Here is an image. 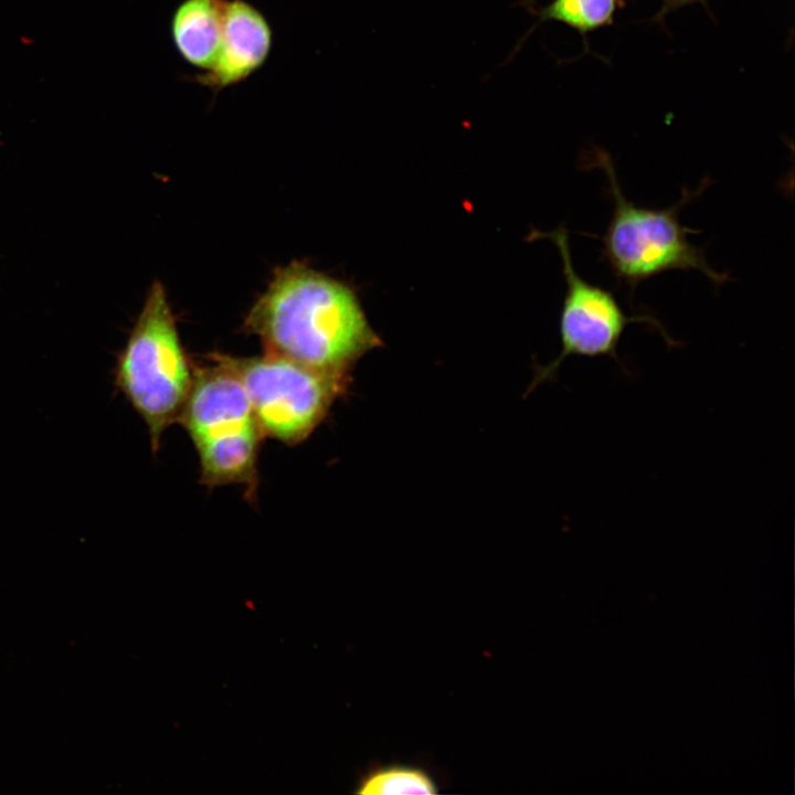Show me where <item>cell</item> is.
<instances>
[{
    "label": "cell",
    "mask_w": 795,
    "mask_h": 795,
    "mask_svg": "<svg viewBox=\"0 0 795 795\" xmlns=\"http://www.w3.org/2000/svg\"><path fill=\"white\" fill-rule=\"evenodd\" d=\"M584 161L587 168L603 170L613 199L612 216L600 239L602 259L618 284L633 293L640 283L672 269L698 271L716 285L731 280L728 273L710 266L703 248L688 239V233L695 231L679 221L682 206L711 183L709 177L695 191L683 188L681 199L674 205L651 209L637 205L625 197L608 152L593 148Z\"/></svg>",
    "instance_id": "2"
},
{
    "label": "cell",
    "mask_w": 795,
    "mask_h": 795,
    "mask_svg": "<svg viewBox=\"0 0 795 795\" xmlns=\"http://www.w3.org/2000/svg\"><path fill=\"white\" fill-rule=\"evenodd\" d=\"M530 236L548 239L554 243L562 259L566 285L560 314L561 351L555 360L539 371L537 380L553 377L563 360L571 356L607 357L616 362L623 372L628 373L617 348L625 329L633 322H646L661 335L669 348L680 346L656 317L648 314H625L612 292L579 275L572 262L566 227L560 226L551 232L533 231Z\"/></svg>",
    "instance_id": "5"
},
{
    "label": "cell",
    "mask_w": 795,
    "mask_h": 795,
    "mask_svg": "<svg viewBox=\"0 0 795 795\" xmlns=\"http://www.w3.org/2000/svg\"><path fill=\"white\" fill-rule=\"evenodd\" d=\"M243 327L267 353L341 377L382 343L354 290L301 263L275 272Z\"/></svg>",
    "instance_id": "1"
},
{
    "label": "cell",
    "mask_w": 795,
    "mask_h": 795,
    "mask_svg": "<svg viewBox=\"0 0 795 795\" xmlns=\"http://www.w3.org/2000/svg\"><path fill=\"white\" fill-rule=\"evenodd\" d=\"M368 795L438 793L434 777L423 767L407 764L380 765L369 770L356 791Z\"/></svg>",
    "instance_id": "10"
},
{
    "label": "cell",
    "mask_w": 795,
    "mask_h": 795,
    "mask_svg": "<svg viewBox=\"0 0 795 795\" xmlns=\"http://www.w3.org/2000/svg\"><path fill=\"white\" fill-rule=\"evenodd\" d=\"M210 357L240 379L263 435L287 445L301 443L316 430L349 380L267 352L248 358Z\"/></svg>",
    "instance_id": "4"
},
{
    "label": "cell",
    "mask_w": 795,
    "mask_h": 795,
    "mask_svg": "<svg viewBox=\"0 0 795 795\" xmlns=\"http://www.w3.org/2000/svg\"><path fill=\"white\" fill-rule=\"evenodd\" d=\"M622 0H552L538 11L539 21H558L584 39L590 32L613 24Z\"/></svg>",
    "instance_id": "11"
},
{
    "label": "cell",
    "mask_w": 795,
    "mask_h": 795,
    "mask_svg": "<svg viewBox=\"0 0 795 795\" xmlns=\"http://www.w3.org/2000/svg\"><path fill=\"white\" fill-rule=\"evenodd\" d=\"M263 436L258 426H252L195 443L201 483L208 487L239 484L245 487L248 497H254Z\"/></svg>",
    "instance_id": "8"
},
{
    "label": "cell",
    "mask_w": 795,
    "mask_h": 795,
    "mask_svg": "<svg viewBox=\"0 0 795 795\" xmlns=\"http://www.w3.org/2000/svg\"><path fill=\"white\" fill-rule=\"evenodd\" d=\"M192 381L166 289L155 282L114 369V384L146 424L152 452L179 421Z\"/></svg>",
    "instance_id": "3"
},
{
    "label": "cell",
    "mask_w": 795,
    "mask_h": 795,
    "mask_svg": "<svg viewBox=\"0 0 795 795\" xmlns=\"http://www.w3.org/2000/svg\"><path fill=\"white\" fill-rule=\"evenodd\" d=\"M698 2L706 4V0H662L661 9L655 17V20L661 22L662 19L671 11H675L685 6H689V4L698 3Z\"/></svg>",
    "instance_id": "12"
},
{
    "label": "cell",
    "mask_w": 795,
    "mask_h": 795,
    "mask_svg": "<svg viewBox=\"0 0 795 795\" xmlns=\"http://www.w3.org/2000/svg\"><path fill=\"white\" fill-rule=\"evenodd\" d=\"M212 365L193 370V381L179 417L193 444L258 426L240 379L211 358Z\"/></svg>",
    "instance_id": "6"
},
{
    "label": "cell",
    "mask_w": 795,
    "mask_h": 795,
    "mask_svg": "<svg viewBox=\"0 0 795 795\" xmlns=\"http://www.w3.org/2000/svg\"><path fill=\"white\" fill-rule=\"evenodd\" d=\"M271 29L262 13L243 0L229 1L223 39L214 64L197 82L221 89L245 80L265 61Z\"/></svg>",
    "instance_id": "7"
},
{
    "label": "cell",
    "mask_w": 795,
    "mask_h": 795,
    "mask_svg": "<svg viewBox=\"0 0 795 795\" xmlns=\"http://www.w3.org/2000/svg\"><path fill=\"white\" fill-rule=\"evenodd\" d=\"M229 0H184L172 19V35L180 54L194 66L209 70L223 39Z\"/></svg>",
    "instance_id": "9"
}]
</instances>
